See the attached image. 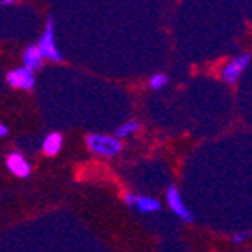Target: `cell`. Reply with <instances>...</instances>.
<instances>
[{
	"mask_svg": "<svg viewBox=\"0 0 252 252\" xmlns=\"http://www.w3.org/2000/svg\"><path fill=\"white\" fill-rule=\"evenodd\" d=\"M85 141H87V147H89L94 154H99V156L113 157L122 152V143H120V139L111 138V136L89 134Z\"/></svg>",
	"mask_w": 252,
	"mask_h": 252,
	"instance_id": "obj_1",
	"label": "cell"
},
{
	"mask_svg": "<svg viewBox=\"0 0 252 252\" xmlns=\"http://www.w3.org/2000/svg\"><path fill=\"white\" fill-rule=\"evenodd\" d=\"M53 25H55L53 18H48L46 30H44V34H42L37 48H39V51H41L42 59L53 60V62H62L63 55L60 53V50L57 48V42H55V29H53Z\"/></svg>",
	"mask_w": 252,
	"mask_h": 252,
	"instance_id": "obj_2",
	"label": "cell"
},
{
	"mask_svg": "<svg viewBox=\"0 0 252 252\" xmlns=\"http://www.w3.org/2000/svg\"><path fill=\"white\" fill-rule=\"evenodd\" d=\"M166 198H168L169 208H171V210L175 212V214H177L184 222H192L194 220L192 212L187 208V205L184 203V199H182L180 192H178V189L175 187V185L168 187V190H166Z\"/></svg>",
	"mask_w": 252,
	"mask_h": 252,
	"instance_id": "obj_3",
	"label": "cell"
},
{
	"mask_svg": "<svg viewBox=\"0 0 252 252\" xmlns=\"http://www.w3.org/2000/svg\"><path fill=\"white\" fill-rule=\"evenodd\" d=\"M7 83L11 85V87H14V89L34 90V87H35L34 72L25 67H18V69H14V71L7 72Z\"/></svg>",
	"mask_w": 252,
	"mask_h": 252,
	"instance_id": "obj_4",
	"label": "cell"
},
{
	"mask_svg": "<svg viewBox=\"0 0 252 252\" xmlns=\"http://www.w3.org/2000/svg\"><path fill=\"white\" fill-rule=\"evenodd\" d=\"M249 63H251V55L249 53L242 55V57H236L235 60H231V62L224 67V72H222L224 81H227V83H236V81L240 80V76L244 74V71L249 67Z\"/></svg>",
	"mask_w": 252,
	"mask_h": 252,
	"instance_id": "obj_5",
	"label": "cell"
},
{
	"mask_svg": "<svg viewBox=\"0 0 252 252\" xmlns=\"http://www.w3.org/2000/svg\"><path fill=\"white\" fill-rule=\"evenodd\" d=\"M5 164H7L9 171L13 173L14 177H18V178L30 177V171H32L30 162L25 159V157L21 156V154H18V152L11 154V156L7 157V160H5Z\"/></svg>",
	"mask_w": 252,
	"mask_h": 252,
	"instance_id": "obj_6",
	"label": "cell"
},
{
	"mask_svg": "<svg viewBox=\"0 0 252 252\" xmlns=\"http://www.w3.org/2000/svg\"><path fill=\"white\" fill-rule=\"evenodd\" d=\"M42 60H44V59H42V55H41V51H39V48L32 44V46L27 48L25 53H23V67L34 72L35 69H39L42 65Z\"/></svg>",
	"mask_w": 252,
	"mask_h": 252,
	"instance_id": "obj_7",
	"label": "cell"
},
{
	"mask_svg": "<svg viewBox=\"0 0 252 252\" xmlns=\"http://www.w3.org/2000/svg\"><path fill=\"white\" fill-rule=\"evenodd\" d=\"M62 143H63L62 134L60 132H51L42 141V152L46 156H57L60 152V148H62Z\"/></svg>",
	"mask_w": 252,
	"mask_h": 252,
	"instance_id": "obj_8",
	"label": "cell"
},
{
	"mask_svg": "<svg viewBox=\"0 0 252 252\" xmlns=\"http://www.w3.org/2000/svg\"><path fill=\"white\" fill-rule=\"evenodd\" d=\"M134 208H138L141 214H152V212L160 210V203L154 198H138V196H136Z\"/></svg>",
	"mask_w": 252,
	"mask_h": 252,
	"instance_id": "obj_9",
	"label": "cell"
},
{
	"mask_svg": "<svg viewBox=\"0 0 252 252\" xmlns=\"http://www.w3.org/2000/svg\"><path fill=\"white\" fill-rule=\"evenodd\" d=\"M139 129V124L138 122H127V124H122V126L118 127L117 129V136L115 138L117 139H120V138H127V136H130V134H134L136 130Z\"/></svg>",
	"mask_w": 252,
	"mask_h": 252,
	"instance_id": "obj_10",
	"label": "cell"
},
{
	"mask_svg": "<svg viewBox=\"0 0 252 252\" xmlns=\"http://www.w3.org/2000/svg\"><path fill=\"white\" fill-rule=\"evenodd\" d=\"M168 83H169V78L166 74H154L150 78V81H148V85H150L152 90H160V89H164Z\"/></svg>",
	"mask_w": 252,
	"mask_h": 252,
	"instance_id": "obj_11",
	"label": "cell"
},
{
	"mask_svg": "<svg viewBox=\"0 0 252 252\" xmlns=\"http://www.w3.org/2000/svg\"><path fill=\"white\" fill-rule=\"evenodd\" d=\"M247 236H249V233H236V235L231 238V242H233L235 245H240V244H244Z\"/></svg>",
	"mask_w": 252,
	"mask_h": 252,
	"instance_id": "obj_12",
	"label": "cell"
},
{
	"mask_svg": "<svg viewBox=\"0 0 252 252\" xmlns=\"http://www.w3.org/2000/svg\"><path fill=\"white\" fill-rule=\"evenodd\" d=\"M124 199H126L127 206H134V199H136L134 194H126V196H124Z\"/></svg>",
	"mask_w": 252,
	"mask_h": 252,
	"instance_id": "obj_13",
	"label": "cell"
},
{
	"mask_svg": "<svg viewBox=\"0 0 252 252\" xmlns=\"http://www.w3.org/2000/svg\"><path fill=\"white\" fill-rule=\"evenodd\" d=\"M7 132H9L7 127H5L4 124H0V138H4V136L7 134Z\"/></svg>",
	"mask_w": 252,
	"mask_h": 252,
	"instance_id": "obj_14",
	"label": "cell"
},
{
	"mask_svg": "<svg viewBox=\"0 0 252 252\" xmlns=\"http://www.w3.org/2000/svg\"><path fill=\"white\" fill-rule=\"evenodd\" d=\"M14 4H16L14 0H2V2H0V5H5V7H7V5H14Z\"/></svg>",
	"mask_w": 252,
	"mask_h": 252,
	"instance_id": "obj_15",
	"label": "cell"
}]
</instances>
